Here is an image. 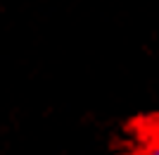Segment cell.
<instances>
[{
  "label": "cell",
  "mask_w": 159,
  "mask_h": 155,
  "mask_svg": "<svg viewBox=\"0 0 159 155\" xmlns=\"http://www.w3.org/2000/svg\"><path fill=\"white\" fill-rule=\"evenodd\" d=\"M140 155H159V138H157L154 143H150V146H147Z\"/></svg>",
  "instance_id": "6da1fadb"
},
{
  "label": "cell",
  "mask_w": 159,
  "mask_h": 155,
  "mask_svg": "<svg viewBox=\"0 0 159 155\" xmlns=\"http://www.w3.org/2000/svg\"><path fill=\"white\" fill-rule=\"evenodd\" d=\"M154 129H157V134H159V117L154 119Z\"/></svg>",
  "instance_id": "7a4b0ae2"
}]
</instances>
